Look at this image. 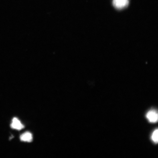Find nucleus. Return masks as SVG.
<instances>
[{
	"mask_svg": "<svg viewBox=\"0 0 158 158\" xmlns=\"http://www.w3.org/2000/svg\"><path fill=\"white\" fill-rule=\"evenodd\" d=\"M129 3L128 0H113V5L114 7L118 9L125 8Z\"/></svg>",
	"mask_w": 158,
	"mask_h": 158,
	"instance_id": "1",
	"label": "nucleus"
},
{
	"mask_svg": "<svg viewBox=\"0 0 158 158\" xmlns=\"http://www.w3.org/2000/svg\"><path fill=\"white\" fill-rule=\"evenodd\" d=\"M147 118L151 123H156L157 121L158 118L157 112L155 110H150L147 114Z\"/></svg>",
	"mask_w": 158,
	"mask_h": 158,
	"instance_id": "2",
	"label": "nucleus"
},
{
	"mask_svg": "<svg viewBox=\"0 0 158 158\" xmlns=\"http://www.w3.org/2000/svg\"><path fill=\"white\" fill-rule=\"evenodd\" d=\"M11 127L13 129L20 130L24 128V126L21 123L18 118H13L11 124Z\"/></svg>",
	"mask_w": 158,
	"mask_h": 158,
	"instance_id": "3",
	"label": "nucleus"
},
{
	"mask_svg": "<svg viewBox=\"0 0 158 158\" xmlns=\"http://www.w3.org/2000/svg\"><path fill=\"white\" fill-rule=\"evenodd\" d=\"M20 139L22 141L30 143L33 140L32 134L29 132H25L21 135Z\"/></svg>",
	"mask_w": 158,
	"mask_h": 158,
	"instance_id": "4",
	"label": "nucleus"
},
{
	"mask_svg": "<svg viewBox=\"0 0 158 158\" xmlns=\"http://www.w3.org/2000/svg\"><path fill=\"white\" fill-rule=\"evenodd\" d=\"M158 130H156L153 132L152 135V141L154 142V143H157L158 141Z\"/></svg>",
	"mask_w": 158,
	"mask_h": 158,
	"instance_id": "5",
	"label": "nucleus"
}]
</instances>
